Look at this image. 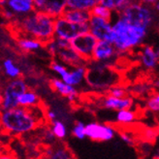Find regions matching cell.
<instances>
[{
    "label": "cell",
    "instance_id": "obj_15",
    "mask_svg": "<svg viewBox=\"0 0 159 159\" xmlns=\"http://www.w3.org/2000/svg\"><path fill=\"white\" fill-rule=\"evenodd\" d=\"M6 7L18 16H25L35 11L34 0H8Z\"/></svg>",
    "mask_w": 159,
    "mask_h": 159
},
{
    "label": "cell",
    "instance_id": "obj_25",
    "mask_svg": "<svg viewBox=\"0 0 159 159\" xmlns=\"http://www.w3.org/2000/svg\"><path fill=\"white\" fill-rule=\"evenodd\" d=\"M132 2H134L133 0H101L102 5L106 6L112 11H116L118 13Z\"/></svg>",
    "mask_w": 159,
    "mask_h": 159
},
{
    "label": "cell",
    "instance_id": "obj_12",
    "mask_svg": "<svg viewBox=\"0 0 159 159\" xmlns=\"http://www.w3.org/2000/svg\"><path fill=\"white\" fill-rule=\"evenodd\" d=\"M54 57H57V60L64 62L66 64L73 67L83 66L87 64V62L74 50V48L72 46H68L65 48H58Z\"/></svg>",
    "mask_w": 159,
    "mask_h": 159
},
{
    "label": "cell",
    "instance_id": "obj_10",
    "mask_svg": "<svg viewBox=\"0 0 159 159\" xmlns=\"http://www.w3.org/2000/svg\"><path fill=\"white\" fill-rule=\"evenodd\" d=\"M36 11H40L57 19L67 8V0H34Z\"/></svg>",
    "mask_w": 159,
    "mask_h": 159
},
{
    "label": "cell",
    "instance_id": "obj_17",
    "mask_svg": "<svg viewBox=\"0 0 159 159\" xmlns=\"http://www.w3.org/2000/svg\"><path fill=\"white\" fill-rule=\"evenodd\" d=\"M91 12L89 11H83L78 9H71V8H66L64 13L62 14V17H64L66 20H70L74 23H87L89 22L91 19Z\"/></svg>",
    "mask_w": 159,
    "mask_h": 159
},
{
    "label": "cell",
    "instance_id": "obj_5",
    "mask_svg": "<svg viewBox=\"0 0 159 159\" xmlns=\"http://www.w3.org/2000/svg\"><path fill=\"white\" fill-rule=\"evenodd\" d=\"M118 17H121L133 25L146 27L148 29L153 22L154 14L148 5L143 4L137 0L127 5L122 11L119 12Z\"/></svg>",
    "mask_w": 159,
    "mask_h": 159
},
{
    "label": "cell",
    "instance_id": "obj_14",
    "mask_svg": "<svg viewBox=\"0 0 159 159\" xmlns=\"http://www.w3.org/2000/svg\"><path fill=\"white\" fill-rule=\"evenodd\" d=\"M141 62L147 69H154L159 63V47H143L141 52Z\"/></svg>",
    "mask_w": 159,
    "mask_h": 159
},
{
    "label": "cell",
    "instance_id": "obj_26",
    "mask_svg": "<svg viewBox=\"0 0 159 159\" xmlns=\"http://www.w3.org/2000/svg\"><path fill=\"white\" fill-rule=\"evenodd\" d=\"M135 118H136V115L130 109L120 110L117 111L116 113V121L119 123L128 124L133 122L135 120Z\"/></svg>",
    "mask_w": 159,
    "mask_h": 159
},
{
    "label": "cell",
    "instance_id": "obj_7",
    "mask_svg": "<svg viewBox=\"0 0 159 159\" xmlns=\"http://www.w3.org/2000/svg\"><path fill=\"white\" fill-rule=\"evenodd\" d=\"M89 32V25L87 23H74L64 17L57 18L54 20V37L71 41L80 34Z\"/></svg>",
    "mask_w": 159,
    "mask_h": 159
},
{
    "label": "cell",
    "instance_id": "obj_28",
    "mask_svg": "<svg viewBox=\"0 0 159 159\" xmlns=\"http://www.w3.org/2000/svg\"><path fill=\"white\" fill-rule=\"evenodd\" d=\"M49 159H73V155L65 148H58L54 152H50Z\"/></svg>",
    "mask_w": 159,
    "mask_h": 159
},
{
    "label": "cell",
    "instance_id": "obj_19",
    "mask_svg": "<svg viewBox=\"0 0 159 159\" xmlns=\"http://www.w3.org/2000/svg\"><path fill=\"white\" fill-rule=\"evenodd\" d=\"M18 46L20 50L27 52H34L39 51L44 47V44L39 40L30 38V37H22L18 40Z\"/></svg>",
    "mask_w": 159,
    "mask_h": 159
},
{
    "label": "cell",
    "instance_id": "obj_37",
    "mask_svg": "<svg viewBox=\"0 0 159 159\" xmlns=\"http://www.w3.org/2000/svg\"><path fill=\"white\" fill-rule=\"evenodd\" d=\"M138 1L145 5H154L159 0H138Z\"/></svg>",
    "mask_w": 159,
    "mask_h": 159
},
{
    "label": "cell",
    "instance_id": "obj_29",
    "mask_svg": "<svg viewBox=\"0 0 159 159\" xmlns=\"http://www.w3.org/2000/svg\"><path fill=\"white\" fill-rule=\"evenodd\" d=\"M52 132L54 133L55 137L58 138V139H63L67 134V129H66V126L64 125V123L61 122L60 120H54L52 122Z\"/></svg>",
    "mask_w": 159,
    "mask_h": 159
},
{
    "label": "cell",
    "instance_id": "obj_30",
    "mask_svg": "<svg viewBox=\"0 0 159 159\" xmlns=\"http://www.w3.org/2000/svg\"><path fill=\"white\" fill-rule=\"evenodd\" d=\"M73 135L80 139V140H83L86 137V130H85V125L81 122V121H78L75 126H74V128H73V131H72Z\"/></svg>",
    "mask_w": 159,
    "mask_h": 159
},
{
    "label": "cell",
    "instance_id": "obj_4",
    "mask_svg": "<svg viewBox=\"0 0 159 159\" xmlns=\"http://www.w3.org/2000/svg\"><path fill=\"white\" fill-rule=\"evenodd\" d=\"M120 76L118 71L108 62L91 60L86 64L85 81L91 89L97 90H109L117 85Z\"/></svg>",
    "mask_w": 159,
    "mask_h": 159
},
{
    "label": "cell",
    "instance_id": "obj_9",
    "mask_svg": "<svg viewBox=\"0 0 159 159\" xmlns=\"http://www.w3.org/2000/svg\"><path fill=\"white\" fill-rule=\"evenodd\" d=\"M89 25V32L96 37L99 41H108L110 43H114L115 32L110 20L96 17V16H91Z\"/></svg>",
    "mask_w": 159,
    "mask_h": 159
},
{
    "label": "cell",
    "instance_id": "obj_23",
    "mask_svg": "<svg viewBox=\"0 0 159 159\" xmlns=\"http://www.w3.org/2000/svg\"><path fill=\"white\" fill-rule=\"evenodd\" d=\"M3 71L7 77L10 79H18L20 78L21 71L20 67L15 64V62L11 58H6L3 61Z\"/></svg>",
    "mask_w": 159,
    "mask_h": 159
},
{
    "label": "cell",
    "instance_id": "obj_27",
    "mask_svg": "<svg viewBox=\"0 0 159 159\" xmlns=\"http://www.w3.org/2000/svg\"><path fill=\"white\" fill-rule=\"evenodd\" d=\"M90 12H91L92 16H96V17L105 19V20H110V21H111V20H112V10L107 8L106 6L102 5V4L95 6Z\"/></svg>",
    "mask_w": 159,
    "mask_h": 159
},
{
    "label": "cell",
    "instance_id": "obj_34",
    "mask_svg": "<svg viewBox=\"0 0 159 159\" xmlns=\"http://www.w3.org/2000/svg\"><path fill=\"white\" fill-rule=\"evenodd\" d=\"M120 138H121V140L124 142V143H126L127 145H129V146H133V140L130 138V136L129 135H127V134H125V133H121L120 134Z\"/></svg>",
    "mask_w": 159,
    "mask_h": 159
},
{
    "label": "cell",
    "instance_id": "obj_6",
    "mask_svg": "<svg viewBox=\"0 0 159 159\" xmlns=\"http://www.w3.org/2000/svg\"><path fill=\"white\" fill-rule=\"evenodd\" d=\"M27 90V85L21 78L12 79L8 82L2 90L1 95V110L8 111L20 106L19 99L22 93Z\"/></svg>",
    "mask_w": 159,
    "mask_h": 159
},
{
    "label": "cell",
    "instance_id": "obj_32",
    "mask_svg": "<svg viewBox=\"0 0 159 159\" xmlns=\"http://www.w3.org/2000/svg\"><path fill=\"white\" fill-rule=\"evenodd\" d=\"M109 95L116 97V98H124V97H126V91L121 86L115 85L109 89Z\"/></svg>",
    "mask_w": 159,
    "mask_h": 159
},
{
    "label": "cell",
    "instance_id": "obj_2",
    "mask_svg": "<svg viewBox=\"0 0 159 159\" xmlns=\"http://www.w3.org/2000/svg\"><path fill=\"white\" fill-rule=\"evenodd\" d=\"M54 20L52 16L35 10L22 16L19 20V27L25 34V37L37 39L45 46L54 38Z\"/></svg>",
    "mask_w": 159,
    "mask_h": 159
},
{
    "label": "cell",
    "instance_id": "obj_21",
    "mask_svg": "<svg viewBox=\"0 0 159 159\" xmlns=\"http://www.w3.org/2000/svg\"><path fill=\"white\" fill-rule=\"evenodd\" d=\"M19 104L20 107H34L39 105V97L38 95L32 90H26L25 93L20 95L19 99Z\"/></svg>",
    "mask_w": 159,
    "mask_h": 159
},
{
    "label": "cell",
    "instance_id": "obj_39",
    "mask_svg": "<svg viewBox=\"0 0 159 159\" xmlns=\"http://www.w3.org/2000/svg\"><path fill=\"white\" fill-rule=\"evenodd\" d=\"M154 10L159 12V1H157L155 4H154Z\"/></svg>",
    "mask_w": 159,
    "mask_h": 159
},
{
    "label": "cell",
    "instance_id": "obj_38",
    "mask_svg": "<svg viewBox=\"0 0 159 159\" xmlns=\"http://www.w3.org/2000/svg\"><path fill=\"white\" fill-rule=\"evenodd\" d=\"M0 159H16V158L11 156L10 154H1V157H0Z\"/></svg>",
    "mask_w": 159,
    "mask_h": 159
},
{
    "label": "cell",
    "instance_id": "obj_8",
    "mask_svg": "<svg viewBox=\"0 0 159 159\" xmlns=\"http://www.w3.org/2000/svg\"><path fill=\"white\" fill-rule=\"evenodd\" d=\"M99 40L90 32L80 34L73 40H71V46L74 50L81 55L86 61L89 62L92 60V55L95 47H96Z\"/></svg>",
    "mask_w": 159,
    "mask_h": 159
},
{
    "label": "cell",
    "instance_id": "obj_36",
    "mask_svg": "<svg viewBox=\"0 0 159 159\" xmlns=\"http://www.w3.org/2000/svg\"><path fill=\"white\" fill-rule=\"evenodd\" d=\"M57 113L53 112V111H48V112H47V117L51 122L57 120Z\"/></svg>",
    "mask_w": 159,
    "mask_h": 159
},
{
    "label": "cell",
    "instance_id": "obj_1",
    "mask_svg": "<svg viewBox=\"0 0 159 159\" xmlns=\"http://www.w3.org/2000/svg\"><path fill=\"white\" fill-rule=\"evenodd\" d=\"M43 112L38 106L17 107L12 110L2 111L1 126L5 132L20 135L34 130L42 123Z\"/></svg>",
    "mask_w": 159,
    "mask_h": 159
},
{
    "label": "cell",
    "instance_id": "obj_31",
    "mask_svg": "<svg viewBox=\"0 0 159 159\" xmlns=\"http://www.w3.org/2000/svg\"><path fill=\"white\" fill-rule=\"evenodd\" d=\"M147 107L152 112L159 113V93H156L150 97L147 102Z\"/></svg>",
    "mask_w": 159,
    "mask_h": 159
},
{
    "label": "cell",
    "instance_id": "obj_3",
    "mask_svg": "<svg viewBox=\"0 0 159 159\" xmlns=\"http://www.w3.org/2000/svg\"><path fill=\"white\" fill-rule=\"evenodd\" d=\"M115 32L114 45L117 52H125L140 46L147 36L148 28L133 25L121 17L113 25Z\"/></svg>",
    "mask_w": 159,
    "mask_h": 159
},
{
    "label": "cell",
    "instance_id": "obj_11",
    "mask_svg": "<svg viewBox=\"0 0 159 159\" xmlns=\"http://www.w3.org/2000/svg\"><path fill=\"white\" fill-rule=\"evenodd\" d=\"M86 137L93 141L104 142L110 141L115 137V130L113 127L97 122H90L85 125Z\"/></svg>",
    "mask_w": 159,
    "mask_h": 159
},
{
    "label": "cell",
    "instance_id": "obj_16",
    "mask_svg": "<svg viewBox=\"0 0 159 159\" xmlns=\"http://www.w3.org/2000/svg\"><path fill=\"white\" fill-rule=\"evenodd\" d=\"M51 86L52 89L57 91L60 95L66 97L70 102H73L76 97H77V90L75 89V86L70 85L66 83H64L62 80L58 79H52L51 81Z\"/></svg>",
    "mask_w": 159,
    "mask_h": 159
},
{
    "label": "cell",
    "instance_id": "obj_22",
    "mask_svg": "<svg viewBox=\"0 0 159 159\" xmlns=\"http://www.w3.org/2000/svg\"><path fill=\"white\" fill-rule=\"evenodd\" d=\"M85 74H86V65L73 67V70L70 72V85H79L82 84L84 80H85Z\"/></svg>",
    "mask_w": 159,
    "mask_h": 159
},
{
    "label": "cell",
    "instance_id": "obj_33",
    "mask_svg": "<svg viewBox=\"0 0 159 159\" xmlns=\"http://www.w3.org/2000/svg\"><path fill=\"white\" fill-rule=\"evenodd\" d=\"M2 16H3V18H4L5 20H11L14 19V17L16 16V14H15L12 10H10L8 7H4V8H3V11H2Z\"/></svg>",
    "mask_w": 159,
    "mask_h": 159
},
{
    "label": "cell",
    "instance_id": "obj_35",
    "mask_svg": "<svg viewBox=\"0 0 159 159\" xmlns=\"http://www.w3.org/2000/svg\"><path fill=\"white\" fill-rule=\"evenodd\" d=\"M44 136H45V139L48 141V142H50V141H53L54 137H55V135L54 133L52 132V130H46L45 134H44Z\"/></svg>",
    "mask_w": 159,
    "mask_h": 159
},
{
    "label": "cell",
    "instance_id": "obj_40",
    "mask_svg": "<svg viewBox=\"0 0 159 159\" xmlns=\"http://www.w3.org/2000/svg\"><path fill=\"white\" fill-rule=\"evenodd\" d=\"M155 84H156V86H159V80H158V81H156Z\"/></svg>",
    "mask_w": 159,
    "mask_h": 159
},
{
    "label": "cell",
    "instance_id": "obj_18",
    "mask_svg": "<svg viewBox=\"0 0 159 159\" xmlns=\"http://www.w3.org/2000/svg\"><path fill=\"white\" fill-rule=\"evenodd\" d=\"M103 105H104V107L107 109L120 111V110L130 109L133 105V100L129 97L116 98L114 96H111V95H108V96L104 99Z\"/></svg>",
    "mask_w": 159,
    "mask_h": 159
},
{
    "label": "cell",
    "instance_id": "obj_20",
    "mask_svg": "<svg viewBox=\"0 0 159 159\" xmlns=\"http://www.w3.org/2000/svg\"><path fill=\"white\" fill-rule=\"evenodd\" d=\"M99 4H101V0H67V8L89 12Z\"/></svg>",
    "mask_w": 159,
    "mask_h": 159
},
{
    "label": "cell",
    "instance_id": "obj_13",
    "mask_svg": "<svg viewBox=\"0 0 159 159\" xmlns=\"http://www.w3.org/2000/svg\"><path fill=\"white\" fill-rule=\"evenodd\" d=\"M117 53L118 52L113 43H110L108 41H98L93 52L92 60L108 62L114 58Z\"/></svg>",
    "mask_w": 159,
    "mask_h": 159
},
{
    "label": "cell",
    "instance_id": "obj_24",
    "mask_svg": "<svg viewBox=\"0 0 159 159\" xmlns=\"http://www.w3.org/2000/svg\"><path fill=\"white\" fill-rule=\"evenodd\" d=\"M50 66H51V69L53 71V72H55L61 78V80H62L63 82L69 84V82H70V72H69L68 69L64 65L60 64V63L58 62V60H52L51 62Z\"/></svg>",
    "mask_w": 159,
    "mask_h": 159
}]
</instances>
